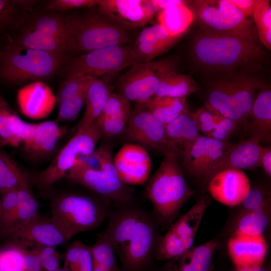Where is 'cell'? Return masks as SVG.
Here are the masks:
<instances>
[{"instance_id":"9","label":"cell","mask_w":271,"mask_h":271,"mask_svg":"<svg viewBox=\"0 0 271 271\" xmlns=\"http://www.w3.org/2000/svg\"><path fill=\"white\" fill-rule=\"evenodd\" d=\"M134 64L131 47H106L85 53L70 60L66 66V79L82 77L109 78Z\"/></svg>"},{"instance_id":"35","label":"cell","mask_w":271,"mask_h":271,"mask_svg":"<svg viewBox=\"0 0 271 271\" xmlns=\"http://www.w3.org/2000/svg\"><path fill=\"white\" fill-rule=\"evenodd\" d=\"M30 184L28 176L10 156L0 151V193Z\"/></svg>"},{"instance_id":"29","label":"cell","mask_w":271,"mask_h":271,"mask_svg":"<svg viewBox=\"0 0 271 271\" xmlns=\"http://www.w3.org/2000/svg\"><path fill=\"white\" fill-rule=\"evenodd\" d=\"M270 223L271 207L248 212L241 216L231 225L224 228L220 236L227 239L234 230L250 235L263 234L270 229Z\"/></svg>"},{"instance_id":"15","label":"cell","mask_w":271,"mask_h":271,"mask_svg":"<svg viewBox=\"0 0 271 271\" xmlns=\"http://www.w3.org/2000/svg\"><path fill=\"white\" fill-rule=\"evenodd\" d=\"M230 144L201 135L182 156L185 173L200 190L207 172Z\"/></svg>"},{"instance_id":"50","label":"cell","mask_w":271,"mask_h":271,"mask_svg":"<svg viewBox=\"0 0 271 271\" xmlns=\"http://www.w3.org/2000/svg\"><path fill=\"white\" fill-rule=\"evenodd\" d=\"M100 0H53L47 5V9L67 11L74 9L88 8L97 6Z\"/></svg>"},{"instance_id":"46","label":"cell","mask_w":271,"mask_h":271,"mask_svg":"<svg viewBox=\"0 0 271 271\" xmlns=\"http://www.w3.org/2000/svg\"><path fill=\"white\" fill-rule=\"evenodd\" d=\"M130 102L117 93H111L99 116L128 118L131 112Z\"/></svg>"},{"instance_id":"2","label":"cell","mask_w":271,"mask_h":271,"mask_svg":"<svg viewBox=\"0 0 271 271\" xmlns=\"http://www.w3.org/2000/svg\"><path fill=\"white\" fill-rule=\"evenodd\" d=\"M164 155L159 168L146 183V195L153 207L151 213L161 231L168 229L195 194L180 168L176 151L169 150Z\"/></svg>"},{"instance_id":"59","label":"cell","mask_w":271,"mask_h":271,"mask_svg":"<svg viewBox=\"0 0 271 271\" xmlns=\"http://www.w3.org/2000/svg\"><path fill=\"white\" fill-rule=\"evenodd\" d=\"M230 136L231 135H230L220 126V125L216 121L215 118V125L212 130L206 137L211 138L220 141L225 142L229 141V138Z\"/></svg>"},{"instance_id":"1","label":"cell","mask_w":271,"mask_h":271,"mask_svg":"<svg viewBox=\"0 0 271 271\" xmlns=\"http://www.w3.org/2000/svg\"><path fill=\"white\" fill-rule=\"evenodd\" d=\"M190 53L201 69L217 74L254 72L264 56L258 41L202 29L195 35Z\"/></svg>"},{"instance_id":"3","label":"cell","mask_w":271,"mask_h":271,"mask_svg":"<svg viewBox=\"0 0 271 271\" xmlns=\"http://www.w3.org/2000/svg\"><path fill=\"white\" fill-rule=\"evenodd\" d=\"M254 72L238 71L218 74L207 84L206 107L214 114L246 125L253 101L266 85Z\"/></svg>"},{"instance_id":"41","label":"cell","mask_w":271,"mask_h":271,"mask_svg":"<svg viewBox=\"0 0 271 271\" xmlns=\"http://www.w3.org/2000/svg\"><path fill=\"white\" fill-rule=\"evenodd\" d=\"M2 195V216L0 230L9 234L15 228L17 213V190L6 192Z\"/></svg>"},{"instance_id":"57","label":"cell","mask_w":271,"mask_h":271,"mask_svg":"<svg viewBox=\"0 0 271 271\" xmlns=\"http://www.w3.org/2000/svg\"><path fill=\"white\" fill-rule=\"evenodd\" d=\"M149 1L156 13L161 10L180 5L185 2L181 0H149Z\"/></svg>"},{"instance_id":"45","label":"cell","mask_w":271,"mask_h":271,"mask_svg":"<svg viewBox=\"0 0 271 271\" xmlns=\"http://www.w3.org/2000/svg\"><path fill=\"white\" fill-rule=\"evenodd\" d=\"M23 246L20 244L7 246L0 249V271H25Z\"/></svg>"},{"instance_id":"52","label":"cell","mask_w":271,"mask_h":271,"mask_svg":"<svg viewBox=\"0 0 271 271\" xmlns=\"http://www.w3.org/2000/svg\"><path fill=\"white\" fill-rule=\"evenodd\" d=\"M23 247V258L25 271H42L41 262L35 249L33 248L29 250L26 247Z\"/></svg>"},{"instance_id":"18","label":"cell","mask_w":271,"mask_h":271,"mask_svg":"<svg viewBox=\"0 0 271 271\" xmlns=\"http://www.w3.org/2000/svg\"><path fill=\"white\" fill-rule=\"evenodd\" d=\"M261 146L256 139H248L237 143H230L228 147L216 160L207 172L201 190L206 191L210 180L217 173L227 169H252L259 167Z\"/></svg>"},{"instance_id":"61","label":"cell","mask_w":271,"mask_h":271,"mask_svg":"<svg viewBox=\"0 0 271 271\" xmlns=\"http://www.w3.org/2000/svg\"><path fill=\"white\" fill-rule=\"evenodd\" d=\"M55 271H70V270L67 267L63 266V268H60Z\"/></svg>"},{"instance_id":"8","label":"cell","mask_w":271,"mask_h":271,"mask_svg":"<svg viewBox=\"0 0 271 271\" xmlns=\"http://www.w3.org/2000/svg\"><path fill=\"white\" fill-rule=\"evenodd\" d=\"M101 138V132L96 120L77 129L50 165L36 175L33 180L35 184L41 189H49L54 183L65 177L79 157L93 153Z\"/></svg>"},{"instance_id":"39","label":"cell","mask_w":271,"mask_h":271,"mask_svg":"<svg viewBox=\"0 0 271 271\" xmlns=\"http://www.w3.org/2000/svg\"><path fill=\"white\" fill-rule=\"evenodd\" d=\"M252 16L257 37L266 48L271 49V8L267 0H254Z\"/></svg>"},{"instance_id":"17","label":"cell","mask_w":271,"mask_h":271,"mask_svg":"<svg viewBox=\"0 0 271 271\" xmlns=\"http://www.w3.org/2000/svg\"><path fill=\"white\" fill-rule=\"evenodd\" d=\"M98 12L124 29L142 27L156 12L149 0H100Z\"/></svg>"},{"instance_id":"11","label":"cell","mask_w":271,"mask_h":271,"mask_svg":"<svg viewBox=\"0 0 271 271\" xmlns=\"http://www.w3.org/2000/svg\"><path fill=\"white\" fill-rule=\"evenodd\" d=\"M161 231L152 213L144 209L124 251L119 256L122 271L150 270L162 236Z\"/></svg>"},{"instance_id":"38","label":"cell","mask_w":271,"mask_h":271,"mask_svg":"<svg viewBox=\"0 0 271 271\" xmlns=\"http://www.w3.org/2000/svg\"><path fill=\"white\" fill-rule=\"evenodd\" d=\"M17 213L15 230L33 220L38 214L39 204L32 192L30 184L17 189Z\"/></svg>"},{"instance_id":"37","label":"cell","mask_w":271,"mask_h":271,"mask_svg":"<svg viewBox=\"0 0 271 271\" xmlns=\"http://www.w3.org/2000/svg\"><path fill=\"white\" fill-rule=\"evenodd\" d=\"M64 256V266L70 271H92L91 245L74 241L68 246Z\"/></svg>"},{"instance_id":"13","label":"cell","mask_w":271,"mask_h":271,"mask_svg":"<svg viewBox=\"0 0 271 271\" xmlns=\"http://www.w3.org/2000/svg\"><path fill=\"white\" fill-rule=\"evenodd\" d=\"M211 200L208 195L202 196L189 210L175 220L162 235V246L168 255L178 257L194 246L196 234Z\"/></svg>"},{"instance_id":"44","label":"cell","mask_w":271,"mask_h":271,"mask_svg":"<svg viewBox=\"0 0 271 271\" xmlns=\"http://www.w3.org/2000/svg\"><path fill=\"white\" fill-rule=\"evenodd\" d=\"M37 123L24 121L13 110L10 115V129L15 138L24 145L29 146L32 142L36 131Z\"/></svg>"},{"instance_id":"10","label":"cell","mask_w":271,"mask_h":271,"mask_svg":"<svg viewBox=\"0 0 271 271\" xmlns=\"http://www.w3.org/2000/svg\"><path fill=\"white\" fill-rule=\"evenodd\" d=\"M176 63L166 58L133 64L119 79L117 93L137 105H144L155 95L163 76L176 68Z\"/></svg>"},{"instance_id":"22","label":"cell","mask_w":271,"mask_h":271,"mask_svg":"<svg viewBox=\"0 0 271 271\" xmlns=\"http://www.w3.org/2000/svg\"><path fill=\"white\" fill-rule=\"evenodd\" d=\"M21 113L32 119L47 117L56 103V97L51 87L42 81L31 83L20 89L17 95Z\"/></svg>"},{"instance_id":"31","label":"cell","mask_w":271,"mask_h":271,"mask_svg":"<svg viewBox=\"0 0 271 271\" xmlns=\"http://www.w3.org/2000/svg\"><path fill=\"white\" fill-rule=\"evenodd\" d=\"M142 105L165 125L188 111L186 98H184L155 95Z\"/></svg>"},{"instance_id":"20","label":"cell","mask_w":271,"mask_h":271,"mask_svg":"<svg viewBox=\"0 0 271 271\" xmlns=\"http://www.w3.org/2000/svg\"><path fill=\"white\" fill-rule=\"evenodd\" d=\"M227 240L228 254L235 268L262 266L267 251L263 234L250 235L234 230Z\"/></svg>"},{"instance_id":"5","label":"cell","mask_w":271,"mask_h":271,"mask_svg":"<svg viewBox=\"0 0 271 271\" xmlns=\"http://www.w3.org/2000/svg\"><path fill=\"white\" fill-rule=\"evenodd\" d=\"M63 55L25 47L10 40L0 52V77L11 83L43 79L62 66Z\"/></svg>"},{"instance_id":"30","label":"cell","mask_w":271,"mask_h":271,"mask_svg":"<svg viewBox=\"0 0 271 271\" xmlns=\"http://www.w3.org/2000/svg\"><path fill=\"white\" fill-rule=\"evenodd\" d=\"M14 40L26 47L61 55L70 51L67 39L29 28Z\"/></svg>"},{"instance_id":"19","label":"cell","mask_w":271,"mask_h":271,"mask_svg":"<svg viewBox=\"0 0 271 271\" xmlns=\"http://www.w3.org/2000/svg\"><path fill=\"white\" fill-rule=\"evenodd\" d=\"M118 177L125 184L146 183L152 169V161L145 148L136 144H124L113 158Z\"/></svg>"},{"instance_id":"53","label":"cell","mask_w":271,"mask_h":271,"mask_svg":"<svg viewBox=\"0 0 271 271\" xmlns=\"http://www.w3.org/2000/svg\"><path fill=\"white\" fill-rule=\"evenodd\" d=\"M15 5L12 1L0 0V29L12 23L15 13Z\"/></svg>"},{"instance_id":"48","label":"cell","mask_w":271,"mask_h":271,"mask_svg":"<svg viewBox=\"0 0 271 271\" xmlns=\"http://www.w3.org/2000/svg\"><path fill=\"white\" fill-rule=\"evenodd\" d=\"M91 77H82L65 79L56 95V102L85 90Z\"/></svg>"},{"instance_id":"56","label":"cell","mask_w":271,"mask_h":271,"mask_svg":"<svg viewBox=\"0 0 271 271\" xmlns=\"http://www.w3.org/2000/svg\"><path fill=\"white\" fill-rule=\"evenodd\" d=\"M60 258L58 252L47 258L41 263L42 271H55L60 268Z\"/></svg>"},{"instance_id":"14","label":"cell","mask_w":271,"mask_h":271,"mask_svg":"<svg viewBox=\"0 0 271 271\" xmlns=\"http://www.w3.org/2000/svg\"><path fill=\"white\" fill-rule=\"evenodd\" d=\"M122 134L127 141L136 143L146 149L159 150L163 153L174 149L167 140L166 125L143 105H137L136 108L131 110L126 126Z\"/></svg>"},{"instance_id":"26","label":"cell","mask_w":271,"mask_h":271,"mask_svg":"<svg viewBox=\"0 0 271 271\" xmlns=\"http://www.w3.org/2000/svg\"><path fill=\"white\" fill-rule=\"evenodd\" d=\"M166 133L168 142L179 158L201 136L192 113L188 111L166 125Z\"/></svg>"},{"instance_id":"49","label":"cell","mask_w":271,"mask_h":271,"mask_svg":"<svg viewBox=\"0 0 271 271\" xmlns=\"http://www.w3.org/2000/svg\"><path fill=\"white\" fill-rule=\"evenodd\" d=\"M128 118L99 116L96 121L99 126L102 138H109L122 134L125 129Z\"/></svg>"},{"instance_id":"27","label":"cell","mask_w":271,"mask_h":271,"mask_svg":"<svg viewBox=\"0 0 271 271\" xmlns=\"http://www.w3.org/2000/svg\"><path fill=\"white\" fill-rule=\"evenodd\" d=\"M110 94L107 82L101 79L90 78L85 91V111L77 130L91 124L97 119Z\"/></svg>"},{"instance_id":"42","label":"cell","mask_w":271,"mask_h":271,"mask_svg":"<svg viewBox=\"0 0 271 271\" xmlns=\"http://www.w3.org/2000/svg\"><path fill=\"white\" fill-rule=\"evenodd\" d=\"M181 37L171 35L164 25L158 23L144 29L137 36L134 43L145 42L173 46Z\"/></svg>"},{"instance_id":"28","label":"cell","mask_w":271,"mask_h":271,"mask_svg":"<svg viewBox=\"0 0 271 271\" xmlns=\"http://www.w3.org/2000/svg\"><path fill=\"white\" fill-rule=\"evenodd\" d=\"M67 126H61L56 120L37 123L32 142L24 149L35 157L49 154L55 148L60 139L65 134Z\"/></svg>"},{"instance_id":"58","label":"cell","mask_w":271,"mask_h":271,"mask_svg":"<svg viewBox=\"0 0 271 271\" xmlns=\"http://www.w3.org/2000/svg\"><path fill=\"white\" fill-rule=\"evenodd\" d=\"M246 18L252 14L254 0H231Z\"/></svg>"},{"instance_id":"12","label":"cell","mask_w":271,"mask_h":271,"mask_svg":"<svg viewBox=\"0 0 271 271\" xmlns=\"http://www.w3.org/2000/svg\"><path fill=\"white\" fill-rule=\"evenodd\" d=\"M65 178L113 203L128 202L136 200L134 190L123 183L116 172L94 170L77 161Z\"/></svg>"},{"instance_id":"36","label":"cell","mask_w":271,"mask_h":271,"mask_svg":"<svg viewBox=\"0 0 271 271\" xmlns=\"http://www.w3.org/2000/svg\"><path fill=\"white\" fill-rule=\"evenodd\" d=\"M91 249L92 271H122L118 265L113 247L103 232L91 245Z\"/></svg>"},{"instance_id":"51","label":"cell","mask_w":271,"mask_h":271,"mask_svg":"<svg viewBox=\"0 0 271 271\" xmlns=\"http://www.w3.org/2000/svg\"><path fill=\"white\" fill-rule=\"evenodd\" d=\"M199 132L207 136L215 123V114L206 107H202L192 113Z\"/></svg>"},{"instance_id":"54","label":"cell","mask_w":271,"mask_h":271,"mask_svg":"<svg viewBox=\"0 0 271 271\" xmlns=\"http://www.w3.org/2000/svg\"><path fill=\"white\" fill-rule=\"evenodd\" d=\"M258 165L259 167H261L265 174L270 178L271 176L270 147H261Z\"/></svg>"},{"instance_id":"6","label":"cell","mask_w":271,"mask_h":271,"mask_svg":"<svg viewBox=\"0 0 271 271\" xmlns=\"http://www.w3.org/2000/svg\"><path fill=\"white\" fill-rule=\"evenodd\" d=\"M70 51L87 53L124 45L130 38L126 29L97 13L66 17Z\"/></svg>"},{"instance_id":"33","label":"cell","mask_w":271,"mask_h":271,"mask_svg":"<svg viewBox=\"0 0 271 271\" xmlns=\"http://www.w3.org/2000/svg\"><path fill=\"white\" fill-rule=\"evenodd\" d=\"M186 1L177 6L159 12V23L164 25L174 36H182L194 19L193 12Z\"/></svg>"},{"instance_id":"21","label":"cell","mask_w":271,"mask_h":271,"mask_svg":"<svg viewBox=\"0 0 271 271\" xmlns=\"http://www.w3.org/2000/svg\"><path fill=\"white\" fill-rule=\"evenodd\" d=\"M246 174L239 169H227L215 174L208 182L206 191L216 201L236 207L245 198L250 189Z\"/></svg>"},{"instance_id":"23","label":"cell","mask_w":271,"mask_h":271,"mask_svg":"<svg viewBox=\"0 0 271 271\" xmlns=\"http://www.w3.org/2000/svg\"><path fill=\"white\" fill-rule=\"evenodd\" d=\"M24 247L34 245L55 246L68 241L50 218L39 214L31 222L10 234Z\"/></svg>"},{"instance_id":"60","label":"cell","mask_w":271,"mask_h":271,"mask_svg":"<svg viewBox=\"0 0 271 271\" xmlns=\"http://www.w3.org/2000/svg\"><path fill=\"white\" fill-rule=\"evenodd\" d=\"M232 271H270V269L266 267H249L242 269H236Z\"/></svg>"},{"instance_id":"32","label":"cell","mask_w":271,"mask_h":271,"mask_svg":"<svg viewBox=\"0 0 271 271\" xmlns=\"http://www.w3.org/2000/svg\"><path fill=\"white\" fill-rule=\"evenodd\" d=\"M197 90V85L191 77L177 73L175 68L163 76L155 96L186 98Z\"/></svg>"},{"instance_id":"34","label":"cell","mask_w":271,"mask_h":271,"mask_svg":"<svg viewBox=\"0 0 271 271\" xmlns=\"http://www.w3.org/2000/svg\"><path fill=\"white\" fill-rule=\"evenodd\" d=\"M271 207V192L270 188L262 185H255L250 187L247 195L231 213L225 228L231 225L244 214L263 208Z\"/></svg>"},{"instance_id":"24","label":"cell","mask_w":271,"mask_h":271,"mask_svg":"<svg viewBox=\"0 0 271 271\" xmlns=\"http://www.w3.org/2000/svg\"><path fill=\"white\" fill-rule=\"evenodd\" d=\"M219 235L197 246H193L182 255L167 261L160 271H213V256L220 247Z\"/></svg>"},{"instance_id":"55","label":"cell","mask_w":271,"mask_h":271,"mask_svg":"<svg viewBox=\"0 0 271 271\" xmlns=\"http://www.w3.org/2000/svg\"><path fill=\"white\" fill-rule=\"evenodd\" d=\"M215 118L220 126L230 135H231L238 127L237 123L229 118L217 114H215Z\"/></svg>"},{"instance_id":"4","label":"cell","mask_w":271,"mask_h":271,"mask_svg":"<svg viewBox=\"0 0 271 271\" xmlns=\"http://www.w3.org/2000/svg\"><path fill=\"white\" fill-rule=\"evenodd\" d=\"M112 203L92 192H64L50 199V219L68 241L99 226L107 218Z\"/></svg>"},{"instance_id":"16","label":"cell","mask_w":271,"mask_h":271,"mask_svg":"<svg viewBox=\"0 0 271 271\" xmlns=\"http://www.w3.org/2000/svg\"><path fill=\"white\" fill-rule=\"evenodd\" d=\"M144 209L136 200L112 203L107 218V225L103 232L118 257L124 251Z\"/></svg>"},{"instance_id":"25","label":"cell","mask_w":271,"mask_h":271,"mask_svg":"<svg viewBox=\"0 0 271 271\" xmlns=\"http://www.w3.org/2000/svg\"><path fill=\"white\" fill-rule=\"evenodd\" d=\"M245 127L250 133V137L259 143L270 142L271 90L268 86L261 88L256 94Z\"/></svg>"},{"instance_id":"7","label":"cell","mask_w":271,"mask_h":271,"mask_svg":"<svg viewBox=\"0 0 271 271\" xmlns=\"http://www.w3.org/2000/svg\"><path fill=\"white\" fill-rule=\"evenodd\" d=\"M193 7L201 29L258 41L254 25L231 0H197Z\"/></svg>"},{"instance_id":"43","label":"cell","mask_w":271,"mask_h":271,"mask_svg":"<svg viewBox=\"0 0 271 271\" xmlns=\"http://www.w3.org/2000/svg\"><path fill=\"white\" fill-rule=\"evenodd\" d=\"M87 88V87H86ZM85 91L62 99L59 103V110L56 121H69L74 120L78 116L85 104Z\"/></svg>"},{"instance_id":"40","label":"cell","mask_w":271,"mask_h":271,"mask_svg":"<svg viewBox=\"0 0 271 271\" xmlns=\"http://www.w3.org/2000/svg\"><path fill=\"white\" fill-rule=\"evenodd\" d=\"M28 28L68 41L66 17L59 14H49L38 16L32 21Z\"/></svg>"},{"instance_id":"47","label":"cell","mask_w":271,"mask_h":271,"mask_svg":"<svg viewBox=\"0 0 271 271\" xmlns=\"http://www.w3.org/2000/svg\"><path fill=\"white\" fill-rule=\"evenodd\" d=\"M12 110L0 94V144L17 147L21 144L13 136L9 127L10 115Z\"/></svg>"},{"instance_id":"62","label":"cell","mask_w":271,"mask_h":271,"mask_svg":"<svg viewBox=\"0 0 271 271\" xmlns=\"http://www.w3.org/2000/svg\"><path fill=\"white\" fill-rule=\"evenodd\" d=\"M1 216H2V202H1V198H0V222L1 220Z\"/></svg>"}]
</instances>
